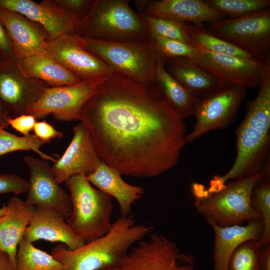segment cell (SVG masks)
I'll return each instance as SVG.
<instances>
[{
  "instance_id": "obj_39",
  "label": "cell",
  "mask_w": 270,
  "mask_h": 270,
  "mask_svg": "<svg viewBox=\"0 0 270 270\" xmlns=\"http://www.w3.org/2000/svg\"><path fill=\"white\" fill-rule=\"evenodd\" d=\"M0 54L5 58L13 56L12 45L6 30L0 20Z\"/></svg>"
},
{
  "instance_id": "obj_18",
  "label": "cell",
  "mask_w": 270,
  "mask_h": 270,
  "mask_svg": "<svg viewBox=\"0 0 270 270\" xmlns=\"http://www.w3.org/2000/svg\"><path fill=\"white\" fill-rule=\"evenodd\" d=\"M0 20L11 42L14 56L22 59L46 51L49 36L40 24L15 12L0 8Z\"/></svg>"
},
{
  "instance_id": "obj_19",
  "label": "cell",
  "mask_w": 270,
  "mask_h": 270,
  "mask_svg": "<svg viewBox=\"0 0 270 270\" xmlns=\"http://www.w3.org/2000/svg\"><path fill=\"white\" fill-rule=\"evenodd\" d=\"M23 237L32 242L38 240L60 242L71 250L84 244L60 213L48 208L36 207Z\"/></svg>"
},
{
  "instance_id": "obj_29",
  "label": "cell",
  "mask_w": 270,
  "mask_h": 270,
  "mask_svg": "<svg viewBox=\"0 0 270 270\" xmlns=\"http://www.w3.org/2000/svg\"><path fill=\"white\" fill-rule=\"evenodd\" d=\"M252 208L262 216L263 232L258 240L260 248L270 244V175L260 174L250 196Z\"/></svg>"
},
{
  "instance_id": "obj_21",
  "label": "cell",
  "mask_w": 270,
  "mask_h": 270,
  "mask_svg": "<svg viewBox=\"0 0 270 270\" xmlns=\"http://www.w3.org/2000/svg\"><path fill=\"white\" fill-rule=\"evenodd\" d=\"M212 228L214 234V270H227L229 260L235 250L248 240H258L263 231L262 220H254L246 226L234 225L220 227L210 220H206Z\"/></svg>"
},
{
  "instance_id": "obj_44",
  "label": "cell",
  "mask_w": 270,
  "mask_h": 270,
  "mask_svg": "<svg viewBox=\"0 0 270 270\" xmlns=\"http://www.w3.org/2000/svg\"><path fill=\"white\" fill-rule=\"evenodd\" d=\"M4 58H4L1 55V54H0V62H1V61H2V60H4Z\"/></svg>"
},
{
  "instance_id": "obj_27",
  "label": "cell",
  "mask_w": 270,
  "mask_h": 270,
  "mask_svg": "<svg viewBox=\"0 0 270 270\" xmlns=\"http://www.w3.org/2000/svg\"><path fill=\"white\" fill-rule=\"evenodd\" d=\"M202 25L186 23L184 28V36L187 44L199 50L256 60L250 54L210 34L203 28Z\"/></svg>"
},
{
  "instance_id": "obj_36",
  "label": "cell",
  "mask_w": 270,
  "mask_h": 270,
  "mask_svg": "<svg viewBox=\"0 0 270 270\" xmlns=\"http://www.w3.org/2000/svg\"><path fill=\"white\" fill-rule=\"evenodd\" d=\"M94 0H53L60 8L77 16L81 20L89 13Z\"/></svg>"
},
{
  "instance_id": "obj_35",
  "label": "cell",
  "mask_w": 270,
  "mask_h": 270,
  "mask_svg": "<svg viewBox=\"0 0 270 270\" xmlns=\"http://www.w3.org/2000/svg\"><path fill=\"white\" fill-rule=\"evenodd\" d=\"M28 181L13 174L0 173V194L12 192L20 194L28 192Z\"/></svg>"
},
{
  "instance_id": "obj_15",
  "label": "cell",
  "mask_w": 270,
  "mask_h": 270,
  "mask_svg": "<svg viewBox=\"0 0 270 270\" xmlns=\"http://www.w3.org/2000/svg\"><path fill=\"white\" fill-rule=\"evenodd\" d=\"M24 161L30 174L25 203L55 210L66 220L71 212L70 198L56 180L48 160L27 156Z\"/></svg>"
},
{
  "instance_id": "obj_38",
  "label": "cell",
  "mask_w": 270,
  "mask_h": 270,
  "mask_svg": "<svg viewBox=\"0 0 270 270\" xmlns=\"http://www.w3.org/2000/svg\"><path fill=\"white\" fill-rule=\"evenodd\" d=\"M36 120L34 116L26 114L10 118L8 122V124L23 136H28L33 130Z\"/></svg>"
},
{
  "instance_id": "obj_26",
  "label": "cell",
  "mask_w": 270,
  "mask_h": 270,
  "mask_svg": "<svg viewBox=\"0 0 270 270\" xmlns=\"http://www.w3.org/2000/svg\"><path fill=\"white\" fill-rule=\"evenodd\" d=\"M154 81L166 98L183 118L192 115L199 97L190 92L166 70L163 58L158 54Z\"/></svg>"
},
{
  "instance_id": "obj_12",
  "label": "cell",
  "mask_w": 270,
  "mask_h": 270,
  "mask_svg": "<svg viewBox=\"0 0 270 270\" xmlns=\"http://www.w3.org/2000/svg\"><path fill=\"white\" fill-rule=\"evenodd\" d=\"M98 84L81 82L72 85L49 87L28 108V114L36 120L52 114L59 121L80 120L84 106Z\"/></svg>"
},
{
  "instance_id": "obj_25",
  "label": "cell",
  "mask_w": 270,
  "mask_h": 270,
  "mask_svg": "<svg viewBox=\"0 0 270 270\" xmlns=\"http://www.w3.org/2000/svg\"><path fill=\"white\" fill-rule=\"evenodd\" d=\"M17 63L23 75L40 80L49 87L69 86L81 82L46 51L18 59Z\"/></svg>"
},
{
  "instance_id": "obj_33",
  "label": "cell",
  "mask_w": 270,
  "mask_h": 270,
  "mask_svg": "<svg viewBox=\"0 0 270 270\" xmlns=\"http://www.w3.org/2000/svg\"><path fill=\"white\" fill-rule=\"evenodd\" d=\"M260 250L258 240L244 242L232 254L227 270H258L257 260Z\"/></svg>"
},
{
  "instance_id": "obj_28",
  "label": "cell",
  "mask_w": 270,
  "mask_h": 270,
  "mask_svg": "<svg viewBox=\"0 0 270 270\" xmlns=\"http://www.w3.org/2000/svg\"><path fill=\"white\" fill-rule=\"evenodd\" d=\"M24 237L16 254V270H66L60 262L44 250L36 248Z\"/></svg>"
},
{
  "instance_id": "obj_37",
  "label": "cell",
  "mask_w": 270,
  "mask_h": 270,
  "mask_svg": "<svg viewBox=\"0 0 270 270\" xmlns=\"http://www.w3.org/2000/svg\"><path fill=\"white\" fill-rule=\"evenodd\" d=\"M32 130L36 137L46 144L50 143L52 139L62 138L64 136L62 132L44 120L36 121Z\"/></svg>"
},
{
  "instance_id": "obj_5",
  "label": "cell",
  "mask_w": 270,
  "mask_h": 270,
  "mask_svg": "<svg viewBox=\"0 0 270 270\" xmlns=\"http://www.w3.org/2000/svg\"><path fill=\"white\" fill-rule=\"evenodd\" d=\"M77 34L107 41H152L143 16L130 7L128 0H95Z\"/></svg>"
},
{
  "instance_id": "obj_3",
  "label": "cell",
  "mask_w": 270,
  "mask_h": 270,
  "mask_svg": "<svg viewBox=\"0 0 270 270\" xmlns=\"http://www.w3.org/2000/svg\"><path fill=\"white\" fill-rule=\"evenodd\" d=\"M152 228L136 224L132 215L120 216L100 238L73 250L58 244L52 248L51 255L66 270H106L115 266L130 248L143 240Z\"/></svg>"
},
{
  "instance_id": "obj_30",
  "label": "cell",
  "mask_w": 270,
  "mask_h": 270,
  "mask_svg": "<svg viewBox=\"0 0 270 270\" xmlns=\"http://www.w3.org/2000/svg\"><path fill=\"white\" fill-rule=\"evenodd\" d=\"M46 144L34 134L20 136L7 132L4 128H0V156L16 151L32 150L41 158L56 162L58 160L54 156L40 150V146Z\"/></svg>"
},
{
  "instance_id": "obj_20",
  "label": "cell",
  "mask_w": 270,
  "mask_h": 270,
  "mask_svg": "<svg viewBox=\"0 0 270 270\" xmlns=\"http://www.w3.org/2000/svg\"><path fill=\"white\" fill-rule=\"evenodd\" d=\"M145 14L200 26L226 18L202 0L150 1Z\"/></svg>"
},
{
  "instance_id": "obj_13",
  "label": "cell",
  "mask_w": 270,
  "mask_h": 270,
  "mask_svg": "<svg viewBox=\"0 0 270 270\" xmlns=\"http://www.w3.org/2000/svg\"><path fill=\"white\" fill-rule=\"evenodd\" d=\"M17 62L14 56L0 62V102L12 118L28 114L49 88L40 80L23 75Z\"/></svg>"
},
{
  "instance_id": "obj_10",
  "label": "cell",
  "mask_w": 270,
  "mask_h": 270,
  "mask_svg": "<svg viewBox=\"0 0 270 270\" xmlns=\"http://www.w3.org/2000/svg\"><path fill=\"white\" fill-rule=\"evenodd\" d=\"M246 92V89L242 87L225 86L200 97L192 114L196 122L186 135V143L210 131L228 126L236 117Z\"/></svg>"
},
{
  "instance_id": "obj_2",
  "label": "cell",
  "mask_w": 270,
  "mask_h": 270,
  "mask_svg": "<svg viewBox=\"0 0 270 270\" xmlns=\"http://www.w3.org/2000/svg\"><path fill=\"white\" fill-rule=\"evenodd\" d=\"M256 97L246 106V113L236 130V156L224 174L216 175L207 190L214 192L232 180L260 174L268 160L270 148V66L264 72Z\"/></svg>"
},
{
  "instance_id": "obj_23",
  "label": "cell",
  "mask_w": 270,
  "mask_h": 270,
  "mask_svg": "<svg viewBox=\"0 0 270 270\" xmlns=\"http://www.w3.org/2000/svg\"><path fill=\"white\" fill-rule=\"evenodd\" d=\"M116 170L102 161L96 170L86 176L90 184L117 200L120 216H130L132 204L140 200L144 190L126 182Z\"/></svg>"
},
{
  "instance_id": "obj_40",
  "label": "cell",
  "mask_w": 270,
  "mask_h": 270,
  "mask_svg": "<svg viewBox=\"0 0 270 270\" xmlns=\"http://www.w3.org/2000/svg\"><path fill=\"white\" fill-rule=\"evenodd\" d=\"M257 265L258 270H270V244L260 248Z\"/></svg>"
},
{
  "instance_id": "obj_17",
  "label": "cell",
  "mask_w": 270,
  "mask_h": 270,
  "mask_svg": "<svg viewBox=\"0 0 270 270\" xmlns=\"http://www.w3.org/2000/svg\"><path fill=\"white\" fill-rule=\"evenodd\" d=\"M0 8L18 12L40 24L48 34L49 40L62 34L78 33L81 22L77 16L62 9L53 0L40 3L32 0H0Z\"/></svg>"
},
{
  "instance_id": "obj_34",
  "label": "cell",
  "mask_w": 270,
  "mask_h": 270,
  "mask_svg": "<svg viewBox=\"0 0 270 270\" xmlns=\"http://www.w3.org/2000/svg\"><path fill=\"white\" fill-rule=\"evenodd\" d=\"M152 40L158 52L164 58L186 57L194 60L199 54L198 49L181 41L158 36H152Z\"/></svg>"
},
{
  "instance_id": "obj_8",
  "label": "cell",
  "mask_w": 270,
  "mask_h": 270,
  "mask_svg": "<svg viewBox=\"0 0 270 270\" xmlns=\"http://www.w3.org/2000/svg\"><path fill=\"white\" fill-rule=\"evenodd\" d=\"M210 34L261 62L270 60V8L244 16L204 24Z\"/></svg>"
},
{
  "instance_id": "obj_42",
  "label": "cell",
  "mask_w": 270,
  "mask_h": 270,
  "mask_svg": "<svg viewBox=\"0 0 270 270\" xmlns=\"http://www.w3.org/2000/svg\"><path fill=\"white\" fill-rule=\"evenodd\" d=\"M10 113L4 108L0 102V128L8 127V122L12 118Z\"/></svg>"
},
{
  "instance_id": "obj_22",
  "label": "cell",
  "mask_w": 270,
  "mask_h": 270,
  "mask_svg": "<svg viewBox=\"0 0 270 270\" xmlns=\"http://www.w3.org/2000/svg\"><path fill=\"white\" fill-rule=\"evenodd\" d=\"M6 204V213L0 216V249L8 254L16 267L18 244L24 236L35 210L16 196L10 198Z\"/></svg>"
},
{
  "instance_id": "obj_32",
  "label": "cell",
  "mask_w": 270,
  "mask_h": 270,
  "mask_svg": "<svg viewBox=\"0 0 270 270\" xmlns=\"http://www.w3.org/2000/svg\"><path fill=\"white\" fill-rule=\"evenodd\" d=\"M143 18L152 36H158L186 43L184 36V28L186 22L153 16L145 14Z\"/></svg>"
},
{
  "instance_id": "obj_31",
  "label": "cell",
  "mask_w": 270,
  "mask_h": 270,
  "mask_svg": "<svg viewBox=\"0 0 270 270\" xmlns=\"http://www.w3.org/2000/svg\"><path fill=\"white\" fill-rule=\"evenodd\" d=\"M210 8L228 18L248 15L269 8L270 0H204Z\"/></svg>"
},
{
  "instance_id": "obj_11",
  "label": "cell",
  "mask_w": 270,
  "mask_h": 270,
  "mask_svg": "<svg viewBox=\"0 0 270 270\" xmlns=\"http://www.w3.org/2000/svg\"><path fill=\"white\" fill-rule=\"evenodd\" d=\"M46 52L82 82L100 84L114 72L86 48L77 33L48 41Z\"/></svg>"
},
{
  "instance_id": "obj_43",
  "label": "cell",
  "mask_w": 270,
  "mask_h": 270,
  "mask_svg": "<svg viewBox=\"0 0 270 270\" xmlns=\"http://www.w3.org/2000/svg\"><path fill=\"white\" fill-rule=\"evenodd\" d=\"M6 204H4L0 208V216L4 215L6 213Z\"/></svg>"
},
{
  "instance_id": "obj_14",
  "label": "cell",
  "mask_w": 270,
  "mask_h": 270,
  "mask_svg": "<svg viewBox=\"0 0 270 270\" xmlns=\"http://www.w3.org/2000/svg\"><path fill=\"white\" fill-rule=\"evenodd\" d=\"M194 60L212 74L220 86L232 85L246 89L258 88L264 72L270 66V60L261 62L203 50H199Z\"/></svg>"
},
{
  "instance_id": "obj_7",
  "label": "cell",
  "mask_w": 270,
  "mask_h": 270,
  "mask_svg": "<svg viewBox=\"0 0 270 270\" xmlns=\"http://www.w3.org/2000/svg\"><path fill=\"white\" fill-rule=\"evenodd\" d=\"M82 40L114 72L138 82L154 81L158 53L152 40L107 41L82 36Z\"/></svg>"
},
{
  "instance_id": "obj_16",
  "label": "cell",
  "mask_w": 270,
  "mask_h": 270,
  "mask_svg": "<svg viewBox=\"0 0 270 270\" xmlns=\"http://www.w3.org/2000/svg\"><path fill=\"white\" fill-rule=\"evenodd\" d=\"M72 130L73 137L70 144L62 157L51 166L52 174L60 184L74 175L88 176L102 161L85 125L80 122L73 127Z\"/></svg>"
},
{
  "instance_id": "obj_1",
  "label": "cell",
  "mask_w": 270,
  "mask_h": 270,
  "mask_svg": "<svg viewBox=\"0 0 270 270\" xmlns=\"http://www.w3.org/2000/svg\"><path fill=\"white\" fill-rule=\"evenodd\" d=\"M96 152L121 175L154 178L178 162L186 126L154 82L114 72L99 84L80 120Z\"/></svg>"
},
{
  "instance_id": "obj_4",
  "label": "cell",
  "mask_w": 270,
  "mask_h": 270,
  "mask_svg": "<svg viewBox=\"0 0 270 270\" xmlns=\"http://www.w3.org/2000/svg\"><path fill=\"white\" fill-rule=\"evenodd\" d=\"M260 174L226 182L220 190L208 192L202 184L192 186L194 206L206 220H210L220 227L242 226L250 220H262L260 214L251 206L252 188Z\"/></svg>"
},
{
  "instance_id": "obj_9",
  "label": "cell",
  "mask_w": 270,
  "mask_h": 270,
  "mask_svg": "<svg viewBox=\"0 0 270 270\" xmlns=\"http://www.w3.org/2000/svg\"><path fill=\"white\" fill-rule=\"evenodd\" d=\"M106 270H196L194 257L182 253L176 244L154 233L133 246L114 267Z\"/></svg>"
},
{
  "instance_id": "obj_6",
  "label": "cell",
  "mask_w": 270,
  "mask_h": 270,
  "mask_svg": "<svg viewBox=\"0 0 270 270\" xmlns=\"http://www.w3.org/2000/svg\"><path fill=\"white\" fill-rule=\"evenodd\" d=\"M65 182L72 204L66 222L74 233L84 244L106 234L112 225V197L92 186L84 176H73Z\"/></svg>"
},
{
  "instance_id": "obj_41",
  "label": "cell",
  "mask_w": 270,
  "mask_h": 270,
  "mask_svg": "<svg viewBox=\"0 0 270 270\" xmlns=\"http://www.w3.org/2000/svg\"><path fill=\"white\" fill-rule=\"evenodd\" d=\"M0 270H16L6 252L0 249Z\"/></svg>"
},
{
  "instance_id": "obj_24",
  "label": "cell",
  "mask_w": 270,
  "mask_h": 270,
  "mask_svg": "<svg viewBox=\"0 0 270 270\" xmlns=\"http://www.w3.org/2000/svg\"><path fill=\"white\" fill-rule=\"evenodd\" d=\"M163 59L168 72L199 98L220 87L218 81L212 74L190 58Z\"/></svg>"
}]
</instances>
